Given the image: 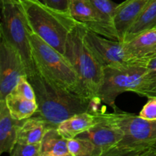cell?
I'll return each instance as SVG.
<instances>
[{"instance_id": "5b68a950", "label": "cell", "mask_w": 156, "mask_h": 156, "mask_svg": "<svg viewBox=\"0 0 156 156\" xmlns=\"http://www.w3.org/2000/svg\"><path fill=\"white\" fill-rule=\"evenodd\" d=\"M1 1L0 37L20 53L27 69V76L34 70L30 34L31 33L21 5L17 0Z\"/></svg>"}, {"instance_id": "8992f818", "label": "cell", "mask_w": 156, "mask_h": 156, "mask_svg": "<svg viewBox=\"0 0 156 156\" xmlns=\"http://www.w3.org/2000/svg\"><path fill=\"white\" fill-rule=\"evenodd\" d=\"M146 71V66L142 65L105 67L98 98L101 103L117 111L118 108L115 101L120 94L124 92L140 94Z\"/></svg>"}, {"instance_id": "ba28073f", "label": "cell", "mask_w": 156, "mask_h": 156, "mask_svg": "<svg viewBox=\"0 0 156 156\" xmlns=\"http://www.w3.org/2000/svg\"><path fill=\"white\" fill-rule=\"evenodd\" d=\"M85 41L103 68L139 65L131 59L122 41L108 39L88 28Z\"/></svg>"}, {"instance_id": "277c9868", "label": "cell", "mask_w": 156, "mask_h": 156, "mask_svg": "<svg viewBox=\"0 0 156 156\" xmlns=\"http://www.w3.org/2000/svg\"><path fill=\"white\" fill-rule=\"evenodd\" d=\"M30 41L35 68L39 73L56 85L85 97L77 73L65 55L33 32L30 34Z\"/></svg>"}, {"instance_id": "4fadbf2b", "label": "cell", "mask_w": 156, "mask_h": 156, "mask_svg": "<svg viewBox=\"0 0 156 156\" xmlns=\"http://www.w3.org/2000/svg\"><path fill=\"white\" fill-rule=\"evenodd\" d=\"M91 2L98 19L96 34L108 39L119 41L114 23L119 4L112 0H91Z\"/></svg>"}, {"instance_id": "44dd1931", "label": "cell", "mask_w": 156, "mask_h": 156, "mask_svg": "<svg viewBox=\"0 0 156 156\" xmlns=\"http://www.w3.org/2000/svg\"><path fill=\"white\" fill-rule=\"evenodd\" d=\"M139 95L148 98L156 96V56L151 59L146 65L143 84Z\"/></svg>"}, {"instance_id": "603a6c76", "label": "cell", "mask_w": 156, "mask_h": 156, "mask_svg": "<svg viewBox=\"0 0 156 156\" xmlns=\"http://www.w3.org/2000/svg\"><path fill=\"white\" fill-rule=\"evenodd\" d=\"M11 93L27 100L36 101V94L33 86L27 77H22Z\"/></svg>"}, {"instance_id": "83f0119b", "label": "cell", "mask_w": 156, "mask_h": 156, "mask_svg": "<svg viewBox=\"0 0 156 156\" xmlns=\"http://www.w3.org/2000/svg\"><path fill=\"white\" fill-rule=\"evenodd\" d=\"M149 149H152V150L156 152V142H155V143H154L152 145H151L150 146H149Z\"/></svg>"}, {"instance_id": "ac0fdd59", "label": "cell", "mask_w": 156, "mask_h": 156, "mask_svg": "<svg viewBox=\"0 0 156 156\" xmlns=\"http://www.w3.org/2000/svg\"><path fill=\"white\" fill-rule=\"evenodd\" d=\"M68 153V140L59 133L57 128H50L41 143L40 156L60 155Z\"/></svg>"}, {"instance_id": "30bf717a", "label": "cell", "mask_w": 156, "mask_h": 156, "mask_svg": "<svg viewBox=\"0 0 156 156\" xmlns=\"http://www.w3.org/2000/svg\"><path fill=\"white\" fill-rule=\"evenodd\" d=\"M77 137L90 140L101 152L118 146L123 140V133L120 128L108 120L106 113H104L101 122Z\"/></svg>"}, {"instance_id": "7a4b0ae2", "label": "cell", "mask_w": 156, "mask_h": 156, "mask_svg": "<svg viewBox=\"0 0 156 156\" xmlns=\"http://www.w3.org/2000/svg\"><path fill=\"white\" fill-rule=\"evenodd\" d=\"M21 5L31 32L65 54L67 40L79 23L69 12L43 4L39 0H17Z\"/></svg>"}, {"instance_id": "ffe728a7", "label": "cell", "mask_w": 156, "mask_h": 156, "mask_svg": "<svg viewBox=\"0 0 156 156\" xmlns=\"http://www.w3.org/2000/svg\"><path fill=\"white\" fill-rule=\"evenodd\" d=\"M68 149L73 156H94L100 153L94 143L79 137L68 140Z\"/></svg>"}, {"instance_id": "d4e9b609", "label": "cell", "mask_w": 156, "mask_h": 156, "mask_svg": "<svg viewBox=\"0 0 156 156\" xmlns=\"http://www.w3.org/2000/svg\"><path fill=\"white\" fill-rule=\"evenodd\" d=\"M139 116L145 120H156V96L149 98L147 103L143 106Z\"/></svg>"}, {"instance_id": "52a82bcc", "label": "cell", "mask_w": 156, "mask_h": 156, "mask_svg": "<svg viewBox=\"0 0 156 156\" xmlns=\"http://www.w3.org/2000/svg\"><path fill=\"white\" fill-rule=\"evenodd\" d=\"M107 117L123 132V138L118 146L149 149L156 142V120H145L119 109L107 114Z\"/></svg>"}, {"instance_id": "d6986e66", "label": "cell", "mask_w": 156, "mask_h": 156, "mask_svg": "<svg viewBox=\"0 0 156 156\" xmlns=\"http://www.w3.org/2000/svg\"><path fill=\"white\" fill-rule=\"evenodd\" d=\"M5 101L12 117L19 121H24L33 117L38 108L36 101L27 100L13 93L7 95Z\"/></svg>"}, {"instance_id": "e0dca14e", "label": "cell", "mask_w": 156, "mask_h": 156, "mask_svg": "<svg viewBox=\"0 0 156 156\" xmlns=\"http://www.w3.org/2000/svg\"><path fill=\"white\" fill-rule=\"evenodd\" d=\"M154 28H156V0H151L127 30L122 42Z\"/></svg>"}, {"instance_id": "8fae6325", "label": "cell", "mask_w": 156, "mask_h": 156, "mask_svg": "<svg viewBox=\"0 0 156 156\" xmlns=\"http://www.w3.org/2000/svg\"><path fill=\"white\" fill-rule=\"evenodd\" d=\"M123 44L136 63L146 66L151 59L156 56V28L143 32Z\"/></svg>"}, {"instance_id": "3957f363", "label": "cell", "mask_w": 156, "mask_h": 156, "mask_svg": "<svg viewBox=\"0 0 156 156\" xmlns=\"http://www.w3.org/2000/svg\"><path fill=\"white\" fill-rule=\"evenodd\" d=\"M86 29L85 25L79 23L76 26L67 40L64 55L77 73L84 96L92 101H100L98 93L104 68L85 43Z\"/></svg>"}, {"instance_id": "9c48e42d", "label": "cell", "mask_w": 156, "mask_h": 156, "mask_svg": "<svg viewBox=\"0 0 156 156\" xmlns=\"http://www.w3.org/2000/svg\"><path fill=\"white\" fill-rule=\"evenodd\" d=\"M0 100H5L22 77H27L25 64L19 52L0 37Z\"/></svg>"}, {"instance_id": "9a60e30c", "label": "cell", "mask_w": 156, "mask_h": 156, "mask_svg": "<svg viewBox=\"0 0 156 156\" xmlns=\"http://www.w3.org/2000/svg\"><path fill=\"white\" fill-rule=\"evenodd\" d=\"M41 117L33 116L24 120L18 129L17 143L23 144H41L44 135L51 128Z\"/></svg>"}, {"instance_id": "cb8c5ba5", "label": "cell", "mask_w": 156, "mask_h": 156, "mask_svg": "<svg viewBox=\"0 0 156 156\" xmlns=\"http://www.w3.org/2000/svg\"><path fill=\"white\" fill-rule=\"evenodd\" d=\"M41 144H23L17 143L11 156H40Z\"/></svg>"}, {"instance_id": "f546056e", "label": "cell", "mask_w": 156, "mask_h": 156, "mask_svg": "<svg viewBox=\"0 0 156 156\" xmlns=\"http://www.w3.org/2000/svg\"><path fill=\"white\" fill-rule=\"evenodd\" d=\"M99 155V154H97V155H94V156H98V155Z\"/></svg>"}, {"instance_id": "4316f807", "label": "cell", "mask_w": 156, "mask_h": 156, "mask_svg": "<svg viewBox=\"0 0 156 156\" xmlns=\"http://www.w3.org/2000/svg\"><path fill=\"white\" fill-rule=\"evenodd\" d=\"M141 156H156V152L149 148Z\"/></svg>"}, {"instance_id": "7c38bea8", "label": "cell", "mask_w": 156, "mask_h": 156, "mask_svg": "<svg viewBox=\"0 0 156 156\" xmlns=\"http://www.w3.org/2000/svg\"><path fill=\"white\" fill-rule=\"evenodd\" d=\"M104 113V111L99 113L84 112L76 114L62 122L57 126V129L66 140L74 139L101 122Z\"/></svg>"}, {"instance_id": "f1b7e54d", "label": "cell", "mask_w": 156, "mask_h": 156, "mask_svg": "<svg viewBox=\"0 0 156 156\" xmlns=\"http://www.w3.org/2000/svg\"><path fill=\"white\" fill-rule=\"evenodd\" d=\"M53 156H73L71 154L68 153V154H66V155H53Z\"/></svg>"}, {"instance_id": "7402d4cb", "label": "cell", "mask_w": 156, "mask_h": 156, "mask_svg": "<svg viewBox=\"0 0 156 156\" xmlns=\"http://www.w3.org/2000/svg\"><path fill=\"white\" fill-rule=\"evenodd\" d=\"M147 149L117 146L100 152L98 156H141Z\"/></svg>"}, {"instance_id": "2e32d148", "label": "cell", "mask_w": 156, "mask_h": 156, "mask_svg": "<svg viewBox=\"0 0 156 156\" xmlns=\"http://www.w3.org/2000/svg\"><path fill=\"white\" fill-rule=\"evenodd\" d=\"M69 12L78 23L94 33L97 32L98 19L91 0H69Z\"/></svg>"}, {"instance_id": "6da1fadb", "label": "cell", "mask_w": 156, "mask_h": 156, "mask_svg": "<svg viewBox=\"0 0 156 156\" xmlns=\"http://www.w3.org/2000/svg\"><path fill=\"white\" fill-rule=\"evenodd\" d=\"M36 94L38 108L34 116L41 117L50 126L56 127L69 117L84 112L99 113L100 101L88 98L56 85L36 68L27 76Z\"/></svg>"}, {"instance_id": "5bb4252c", "label": "cell", "mask_w": 156, "mask_h": 156, "mask_svg": "<svg viewBox=\"0 0 156 156\" xmlns=\"http://www.w3.org/2000/svg\"><path fill=\"white\" fill-rule=\"evenodd\" d=\"M21 123L12 117L5 100H0V154L12 153Z\"/></svg>"}, {"instance_id": "484cf974", "label": "cell", "mask_w": 156, "mask_h": 156, "mask_svg": "<svg viewBox=\"0 0 156 156\" xmlns=\"http://www.w3.org/2000/svg\"><path fill=\"white\" fill-rule=\"evenodd\" d=\"M41 2L53 9L62 12H69V0H39Z\"/></svg>"}]
</instances>
